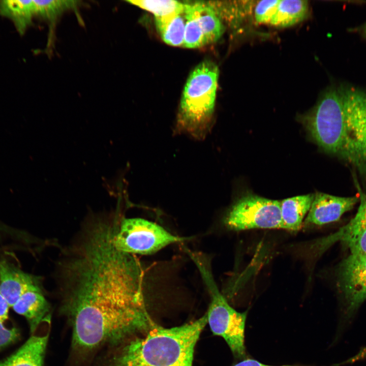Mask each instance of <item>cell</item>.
Returning <instances> with one entry per match:
<instances>
[{"mask_svg":"<svg viewBox=\"0 0 366 366\" xmlns=\"http://www.w3.org/2000/svg\"><path fill=\"white\" fill-rule=\"evenodd\" d=\"M206 45L218 41L224 33V26L215 10L209 4H192Z\"/></svg>","mask_w":366,"mask_h":366,"instance_id":"16","label":"cell"},{"mask_svg":"<svg viewBox=\"0 0 366 366\" xmlns=\"http://www.w3.org/2000/svg\"><path fill=\"white\" fill-rule=\"evenodd\" d=\"M10 306L3 295L0 292V322L3 323L8 318Z\"/></svg>","mask_w":366,"mask_h":366,"instance_id":"25","label":"cell"},{"mask_svg":"<svg viewBox=\"0 0 366 366\" xmlns=\"http://www.w3.org/2000/svg\"><path fill=\"white\" fill-rule=\"evenodd\" d=\"M186 251L197 266L210 296V301L206 314L211 330L214 334L225 340L235 357L243 358L246 354L245 329L247 312L236 311L220 292L208 258L201 253Z\"/></svg>","mask_w":366,"mask_h":366,"instance_id":"5","label":"cell"},{"mask_svg":"<svg viewBox=\"0 0 366 366\" xmlns=\"http://www.w3.org/2000/svg\"><path fill=\"white\" fill-rule=\"evenodd\" d=\"M186 22V8L181 13L155 18L157 28L163 40L174 46L183 45Z\"/></svg>","mask_w":366,"mask_h":366,"instance_id":"18","label":"cell"},{"mask_svg":"<svg viewBox=\"0 0 366 366\" xmlns=\"http://www.w3.org/2000/svg\"><path fill=\"white\" fill-rule=\"evenodd\" d=\"M315 194L297 196L281 201V229L299 230L305 215L309 211Z\"/></svg>","mask_w":366,"mask_h":366,"instance_id":"14","label":"cell"},{"mask_svg":"<svg viewBox=\"0 0 366 366\" xmlns=\"http://www.w3.org/2000/svg\"><path fill=\"white\" fill-rule=\"evenodd\" d=\"M207 323L206 314L182 325H157L142 337L110 348L101 366H193L194 352Z\"/></svg>","mask_w":366,"mask_h":366,"instance_id":"3","label":"cell"},{"mask_svg":"<svg viewBox=\"0 0 366 366\" xmlns=\"http://www.w3.org/2000/svg\"><path fill=\"white\" fill-rule=\"evenodd\" d=\"M339 284L351 314L366 300V254H350L340 264Z\"/></svg>","mask_w":366,"mask_h":366,"instance_id":"8","label":"cell"},{"mask_svg":"<svg viewBox=\"0 0 366 366\" xmlns=\"http://www.w3.org/2000/svg\"><path fill=\"white\" fill-rule=\"evenodd\" d=\"M224 224L228 229H281V201L254 194L238 199L230 207Z\"/></svg>","mask_w":366,"mask_h":366,"instance_id":"7","label":"cell"},{"mask_svg":"<svg viewBox=\"0 0 366 366\" xmlns=\"http://www.w3.org/2000/svg\"><path fill=\"white\" fill-rule=\"evenodd\" d=\"M76 1H34L35 16L49 21L55 20L64 12L77 7Z\"/></svg>","mask_w":366,"mask_h":366,"instance_id":"21","label":"cell"},{"mask_svg":"<svg viewBox=\"0 0 366 366\" xmlns=\"http://www.w3.org/2000/svg\"><path fill=\"white\" fill-rule=\"evenodd\" d=\"M219 77L218 67L209 61L198 65L185 85L174 129L197 140L204 139L213 125Z\"/></svg>","mask_w":366,"mask_h":366,"instance_id":"4","label":"cell"},{"mask_svg":"<svg viewBox=\"0 0 366 366\" xmlns=\"http://www.w3.org/2000/svg\"><path fill=\"white\" fill-rule=\"evenodd\" d=\"M186 14L187 22L182 46L188 48H196L205 45V39L192 4L186 5Z\"/></svg>","mask_w":366,"mask_h":366,"instance_id":"22","label":"cell"},{"mask_svg":"<svg viewBox=\"0 0 366 366\" xmlns=\"http://www.w3.org/2000/svg\"><path fill=\"white\" fill-rule=\"evenodd\" d=\"M357 211L349 223L333 234L320 240L321 249L340 241L351 254H366V194L360 192Z\"/></svg>","mask_w":366,"mask_h":366,"instance_id":"9","label":"cell"},{"mask_svg":"<svg viewBox=\"0 0 366 366\" xmlns=\"http://www.w3.org/2000/svg\"><path fill=\"white\" fill-rule=\"evenodd\" d=\"M280 0L257 1L254 10L255 20L258 23L269 24L274 16Z\"/></svg>","mask_w":366,"mask_h":366,"instance_id":"23","label":"cell"},{"mask_svg":"<svg viewBox=\"0 0 366 366\" xmlns=\"http://www.w3.org/2000/svg\"><path fill=\"white\" fill-rule=\"evenodd\" d=\"M48 333L34 334L15 353L0 361V366H43Z\"/></svg>","mask_w":366,"mask_h":366,"instance_id":"12","label":"cell"},{"mask_svg":"<svg viewBox=\"0 0 366 366\" xmlns=\"http://www.w3.org/2000/svg\"><path fill=\"white\" fill-rule=\"evenodd\" d=\"M301 120L325 152L366 174V92L353 87L330 88Z\"/></svg>","mask_w":366,"mask_h":366,"instance_id":"2","label":"cell"},{"mask_svg":"<svg viewBox=\"0 0 366 366\" xmlns=\"http://www.w3.org/2000/svg\"><path fill=\"white\" fill-rule=\"evenodd\" d=\"M233 366H292V365H271L262 363L260 361L252 359H246L234 364Z\"/></svg>","mask_w":366,"mask_h":366,"instance_id":"26","label":"cell"},{"mask_svg":"<svg viewBox=\"0 0 366 366\" xmlns=\"http://www.w3.org/2000/svg\"><path fill=\"white\" fill-rule=\"evenodd\" d=\"M257 1H242L219 2L220 4H210L218 15L224 16L231 22H238L252 12Z\"/></svg>","mask_w":366,"mask_h":366,"instance_id":"20","label":"cell"},{"mask_svg":"<svg viewBox=\"0 0 366 366\" xmlns=\"http://www.w3.org/2000/svg\"><path fill=\"white\" fill-rule=\"evenodd\" d=\"M114 228L95 224L64 263L61 310L72 329V350L85 359L158 325L145 302L143 272L132 254L117 249Z\"/></svg>","mask_w":366,"mask_h":366,"instance_id":"1","label":"cell"},{"mask_svg":"<svg viewBox=\"0 0 366 366\" xmlns=\"http://www.w3.org/2000/svg\"><path fill=\"white\" fill-rule=\"evenodd\" d=\"M308 12L307 1L280 0L269 24L279 27L290 26L304 19Z\"/></svg>","mask_w":366,"mask_h":366,"instance_id":"17","label":"cell"},{"mask_svg":"<svg viewBox=\"0 0 366 366\" xmlns=\"http://www.w3.org/2000/svg\"><path fill=\"white\" fill-rule=\"evenodd\" d=\"M359 200L357 196L339 197L323 193L315 194L304 225L322 226L338 221Z\"/></svg>","mask_w":366,"mask_h":366,"instance_id":"10","label":"cell"},{"mask_svg":"<svg viewBox=\"0 0 366 366\" xmlns=\"http://www.w3.org/2000/svg\"><path fill=\"white\" fill-rule=\"evenodd\" d=\"M41 290L37 280L7 261L0 262V292L12 307L29 291Z\"/></svg>","mask_w":366,"mask_h":366,"instance_id":"11","label":"cell"},{"mask_svg":"<svg viewBox=\"0 0 366 366\" xmlns=\"http://www.w3.org/2000/svg\"><path fill=\"white\" fill-rule=\"evenodd\" d=\"M17 314L27 320L32 333L36 330L42 321L48 317L49 303L41 290L29 291L24 293L12 307Z\"/></svg>","mask_w":366,"mask_h":366,"instance_id":"13","label":"cell"},{"mask_svg":"<svg viewBox=\"0 0 366 366\" xmlns=\"http://www.w3.org/2000/svg\"><path fill=\"white\" fill-rule=\"evenodd\" d=\"M127 2L152 13L155 18L164 17L183 12L186 4L172 0H129Z\"/></svg>","mask_w":366,"mask_h":366,"instance_id":"19","label":"cell"},{"mask_svg":"<svg viewBox=\"0 0 366 366\" xmlns=\"http://www.w3.org/2000/svg\"><path fill=\"white\" fill-rule=\"evenodd\" d=\"M19 336L18 329L6 328L0 322V350L16 342Z\"/></svg>","mask_w":366,"mask_h":366,"instance_id":"24","label":"cell"},{"mask_svg":"<svg viewBox=\"0 0 366 366\" xmlns=\"http://www.w3.org/2000/svg\"><path fill=\"white\" fill-rule=\"evenodd\" d=\"M0 14L11 19L18 32L23 34L36 16L34 0L0 1Z\"/></svg>","mask_w":366,"mask_h":366,"instance_id":"15","label":"cell"},{"mask_svg":"<svg viewBox=\"0 0 366 366\" xmlns=\"http://www.w3.org/2000/svg\"><path fill=\"white\" fill-rule=\"evenodd\" d=\"M187 239L172 234L155 222L134 218H124L117 223L113 242L123 252L148 255Z\"/></svg>","mask_w":366,"mask_h":366,"instance_id":"6","label":"cell"}]
</instances>
